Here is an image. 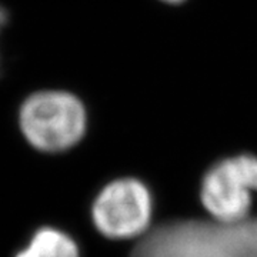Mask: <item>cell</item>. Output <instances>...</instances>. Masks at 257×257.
Here are the masks:
<instances>
[{"label":"cell","mask_w":257,"mask_h":257,"mask_svg":"<svg viewBox=\"0 0 257 257\" xmlns=\"http://www.w3.org/2000/svg\"><path fill=\"white\" fill-rule=\"evenodd\" d=\"M130 257H257V211L237 224L209 217L156 223Z\"/></svg>","instance_id":"obj_1"},{"label":"cell","mask_w":257,"mask_h":257,"mask_svg":"<svg viewBox=\"0 0 257 257\" xmlns=\"http://www.w3.org/2000/svg\"><path fill=\"white\" fill-rule=\"evenodd\" d=\"M155 196L142 179L117 177L94 194L89 217L103 239L138 243L155 226Z\"/></svg>","instance_id":"obj_2"},{"label":"cell","mask_w":257,"mask_h":257,"mask_svg":"<svg viewBox=\"0 0 257 257\" xmlns=\"http://www.w3.org/2000/svg\"><path fill=\"white\" fill-rule=\"evenodd\" d=\"M19 124L30 146L45 153H63L83 140L87 114L72 93L39 92L22 104Z\"/></svg>","instance_id":"obj_3"},{"label":"cell","mask_w":257,"mask_h":257,"mask_svg":"<svg viewBox=\"0 0 257 257\" xmlns=\"http://www.w3.org/2000/svg\"><path fill=\"white\" fill-rule=\"evenodd\" d=\"M200 203L206 216L221 224L247 220L257 196V156L239 153L214 162L200 182Z\"/></svg>","instance_id":"obj_4"},{"label":"cell","mask_w":257,"mask_h":257,"mask_svg":"<svg viewBox=\"0 0 257 257\" xmlns=\"http://www.w3.org/2000/svg\"><path fill=\"white\" fill-rule=\"evenodd\" d=\"M15 257H83V250L69 231L46 226L37 229Z\"/></svg>","instance_id":"obj_5"},{"label":"cell","mask_w":257,"mask_h":257,"mask_svg":"<svg viewBox=\"0 0 257 257\" xmlns=\"http://www.w3.org/2000/svg\"><path fill=\"white\" fill-rule=\"evenodd\" d=\"M6 19H8V13H6V10L0 8V29L5 26V23H6Z\"/></svg>","instance_id":"obj_6"},{"label":"cell","mask_w":257,"mask_h":257,"mask_svg":"<svg viewBox=\"0 0 257 257\" xmlns=\"http://www.w3.org/2000/svg\"><path fill=\"white\" fill-rule=\"evenodd\" d=\"M166 3H173V5H177V3H182L183 0H163Z\"/></svg>","instance_id":"obj_7"}]
</instances>
